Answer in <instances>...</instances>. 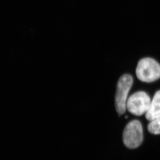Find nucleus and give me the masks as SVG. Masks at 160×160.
<instances>
[{"label":"nucleus","mask_w":160,"mask_h":160,"mask_svg":"<svg viewBox=\"0 0 160 160\" xmlns=\"http://www.w3.org/2000/svg\"><path fill=\"white\" fill-rule=\"evenodd\" d=\"M149 96L143 91L133 94L128 98L126 102V109L130 113L140 116L146 113L151 104Z\"/></svg>","instance_id":"4"},{"label":"nucleus","mask_w":160,"mask_h":160,"mask_svg":"<svg viewBox=\"0 0 160 160\" xmlns=\"http://www.w3.org/2000/svg\"><path fill=\"white\" fill-rule=\"evenodd\" d=\"M148 130L153 134H160V116L150 121L148 125Z\"/></svg>","instance_id":"6"},{"label":"nucleus","mask_w":160,"mask_h":160,"mask_svg":"<svg viewBox=\"0 0 160 160\" xmlns=\"http://www.w3.org/2000/svg\"><path fill=\"white\" fill-rule=\"evenodd\" d=\"M138 79L145 82H151L160 78V65L150 57H145L138 62L136 68Z\"/></svg>","instance_id":"1"},{"label":"nucleus","mask_w":160,"mask_h":160,"mask_svg":"<svg viewBox=\"0 0 160 160\" xmlns=\"http://www.w3.org/2000/svg\"><path fill=\"white\" fill-rule=\"evenodd\" d=\"M133 77L128 74H124L118 81L115 97V105L119 115L125 113L128 92L133 85Z\"/></svg>","instance_id":"2"},{"label":"nucleus","mask_w":160,"mask_h":160,"mask_svg":"<svg viewBox=\"0 0 160 160\" xmlns=\"http://www.w3.org/2000/svg\"><path fill=\"white\" fill-rule=\"evenodd\" d=\"M143 130L138 120H133L128 123L123 133L124 145L130 149L137 148L143 141Z\"/></svg>","instance_id":"3"},{"label":"nucleus","mask_w":160,"mask_h":160,"mask_svg":"<svg viewBox=\"0 0 160 160\" xmlns=\"http://www.w3.org/2000/svg\"><path fill=\"white\" fill-rule=\"evenodd\" d=\"M160 116V90L156 92L151 101L148 112L146 113V118L151 121Z\"/></svg>","instance_id":"5"}]
</instances>
